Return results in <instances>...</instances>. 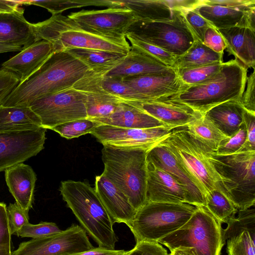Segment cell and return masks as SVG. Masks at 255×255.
I'll list each match as a JSON object with an SVG mask.
<instances>
[{
	"instance_id": "cell-31",
	"label": "cell",
	"mask_w": 255,
	"mask_h": 255,
	"mask_svg": "<svg viewBox=\"0 0 255 255\" xmlns=\"http://www.w3.org/2000/svg\"><path fill=\"white\" fill-rule=\"evenodd\" d=\"M65 51L84 64L90 70L104 73L118 65L127 54L82 48Z\"/></svg>"
},
{
	"instance_id": "cell-20",
	"label": "cell",
	"mask_w": 255,
	"mask_h": 255,
	"mask_svg": "<svg viewBox=\"0 0 255 255\" xmlns=\"http://www.w3.org/2000/svg\"><path fill=\"white\" fill-rule=\"evenodd\" d=\"M95 189L113 223L129 228L137 211L126 195L103 173L96 176Z\"/></svg>"
},
{
	"instance_id": "cell-45",
	"label": "cell",
	"mask_w": 255,
	"mask_h": 255,
	"mask_svg": "<svg viewBox=\"0 0 255 255\" xmlns=\"http://www.w3.org/2000/svg\"><path fill=\"white\" fill-rule=\"evenodd\" d=\"M7 212L11 233L15 235L25 224L29 223L28 211L22 209L16 203H10Z\"/></svg>"
},
{
	"instance_id": "cell-4",
	"label": "cell",
	"mask_w": 255,
	"mask_h": 255,
	"mask_svg": "<svg viewBox=\"0 0 255 255\" xmlns=\"http://www.w3.org/2000/svg\"><path fill=\"white\" fill-rule=\"evenodd\" d=\"M247 71L248 69L235 59L223 62L213 77L201 84L188 86L171 99L204 115L222 103L240 101L245 90Z\"/></svg>"
},
{
	"instance_id": "cell-13",
	"label": "cell",
	"mask_w": 255,
	"mask_h": 255,
	"mask_svg": "<svg viewBox=\"0 0 255 255\" xmlns=\"http://www.w3.org/2000/svg\"><path fill=\"white\" fill-rule=\"evenodd\" d=\"M50 43L53 52L82 48L127 54L130 49L125 35H109L85 29L72 19L69 28Z\"/></svg>"
},
{
	"instance_id": "cell-26",
	"label": "cell",
	"mask_w": 255,
	"mask_h": 255,
	"mask_svg": "<svg viewBox=\"0 0 255 255\" xmlns=\"http://www.w3.org/2000/svg\"><path fill=\"white\" fill-rule=\"evenodd\" d=\"M227 50L247 69L255 65V31L247 27L220 29Z\"/></svg>"
},
{
	"instance_id": "cell-21",
	"label": "cell",
	"mask_w": 255,
	"mask_h": 255,
	"mask_svg": "<svg viewBox=\"0 0 255 255\" xmlns=\"http://www.w3.org/2000/svg\"><path fill=\"white\" fill-rule=\"evenodd\" d=\"M132 105L173 128L186 127L202 115L189 107L172 100L134 102Z\"/></svg>"
},
{
	"instance_id": "cell-15",
	"label": "cell",
	"mask_w": 255,
	"mask_h": 255,
	"mask_svg": "<svg viewBox=\"0 0 255 255\" xmlns=\"http://www.w3.org/2000/svg\"><path fill=\"white\" fill-rule=\"evenodd\" d=\"M46 129L0 132V172L36 155L43 148Z\"/></svg>"
},
{
	"instance_id": "cell-50",
	"label": "cell",
	"mask_w": 255,
	"mask_h": 255,
	"mask_svg": "<svg viewBox=\"0 0 255 255\" xmlns=\"http://www.w3.org/2000/svg\"><path fill=\"white\" fill-rule=\"evenodd\" d=\"M244 124L247 131V140L243 148L255 150V114L245 111Z\"/></svg>"
},
{
	"instance_id": "cell-51",
	"label": "cell",
	"mask_w": 255,
	"mask_h": 255,
	"mask_svg": "<svg viewBox=\"0 0 255 255\" xmlns=\"http://www.w3.org/2000/svg\"><path fill=\"white\" fill-rule=\"evenodd\" d=\"M128 251L124 250H111L98 247L83 252L71 255H127Z\"/></svg>"
},
{
	"instance_id": "cell-41",
	"label": "cell",
	"mask_w": 255,
	"mask_h": 255,
	"mask_svg": "<svg viewBox=\"0 0 255 255\" xmlns=\"http://www.w3.org/2000/svg\"><path fill=\"white\" fill-rule=\"evenodd\" d=\"M125 37L129 40L131 46L143 51L169 67H172L177 59L175 56L159 47L136 39L128 35H126Z\"/></svg>"
},
{
	"instance_id": "cell-8",
	"label": "cell",
	"mask_w": 255,
	"mask_h": 255,
	"mask_svg": "<svg viewBox=\"0 0 255 255\" xmlns=\"http://www.w3.org/2000/svg\"><path fill=\"white\" fill-rule=\"evenodd\" d=\"M196 208L187 203L147 202L136 212L129 228L136 243L158 242L183 226Z\"/></svg>"
},
{
	"instance_id": "cell-30",
	"label": "cell",
	"mask_w": 255,
	"mask_h": 255,
	"mask_svg": "<svg viewBox=\"0 0 255 255\" xmlns=\"http://www.w3.org/2000/svg\"><path fill=\"white\" fill-rule=\"evenodd\" d=\"M40 128V118L29 107L0 105V132L34 130Z\"/></svg>"
},
{
	"instance_id": "cell-5",
	"label": "cell",
	"mask_w": 255,
	"mask_h": 255,
	"mask_svg": "<svg viewBox=\"0 0 255 255\" xmlns=\"http://www.w3.org/2000/svg\"><path fill=\"white\" fill-rule=\"evenodd\" d=\"M208 158L221 188L238 210L255 206V150L242 148L233 154L220 155L211 150Z\"/></svg>"
},
{
	"instance_id": "cell-53",
	"label": "cell",
	"mask_w": 255,
	"mask_h": 255,
	"mask_svg": "<svg viewBox=\"0 0 255 255\" xmlns=\"http://www.w3.org/2000/svg\"><path fill=\"white\" fill-rule=\"evenodd\" d=\"M22 49L23 47L21 46L8 45L0 44V53L9 52H20Z\"/></svg>"
},
{
	"instance_id": "cell-27",
	"label": "cell",
	"mask_w": 255,
	"mask_h": 255,
	"mask_svg": "<svg viewBox=\"0 0 255 255\" xmlns=\"http://www.w3.org/2000/svg\"><path fill=\"white\" fill-rule=\"evenodd\" d=\"M92 120L102 125L127 128H149L165 126L140 109L127 102L121 103L109 117Z\"/></svg>"
},
{
	"instance_id": "cell-19",
	"label": "cell",
	"mask_w": 255,
	"mask_h": 255,
	"mask_svg": "<svg viewBox=\"0 0 255 255\" xmlns=\"http://www.w3.org/2000/svg\"><path fill=\"white\" fill-rule=\"evenodd\" d=\"M146 160L147 162L168 173L181 183L187 191L192 205L205 206L204 194L166 146L159 143L148 151Z\"/></svg>"
},
{
	"instance_id": "cell-40",
	"label": "cell",
	"mask_w": 255,
	"mask_h": 255,
	"mask_svg": "<svg viewBox=\"0 0 255 255\" xmlns=\"http://www.w3.org/2000/svg\"><path fill=\"white\" fill-rule=\"evenodd\" d=\"M53 222H41L38 224L29 223L24 225L15 233L18 237L38 239L58 234L62 232Z\"/></svg>"
},
{
	"instance_id": "cell-22",
	"label": "cell",
	"mask_w": 255,
	"mask_h": 255,
	"mask_svg": "<svg viewBox=\"0 0 255 255\" xmlns=\"http://www.w3.org/2000/svg\"><path fill=\"white\" fill-rule=\"evenodd\" d=\"M173 69L143 51L130 46V50L123 60L103 74L106 76L124 78L137 75L166 73Z\"/></svg>"
},
{
	"instance_id": "cell-43",
	"label": "cell",
	"mask_w": 255,
	"mask_h": 255,
	"mask_svg": "<svg viewBox=\"0 0 255 255\" xmlns=\"http://www.w3.org/2000/svg\"><path fill=\"white\" fill-rule=\"evenodd\" d=\"M247 137V131L243 124L236 134L222 141L214 153L220 155L233 154L242 148L246 142Z\"/></svg>"
},
{
	"instance_id": "cell-6",
	"label": "cell",
	"mask_w": 255,
	"mask_h": 255,
	"mask_svg": "<svg viewBox=\"0 0 255 255\" xmlns=\"http://www.w3.org/2000/svg\"><path fill=\"white\" fill-rule=\"evenodd\" d=\"M160 144L166 146L204 194L221 187L220 179L208 158L211 149L196 139L186 127L173 128Z\"/></svg>"
},
{
	"instance_id": "cell-54",
	"label": "cell",
	"mask_w": 255,
	"mask_h": 255,
	"mask_svg": "<svg viewBox=\"0 0 255 255\" xmlns=\"http://www.w3.org/2000/svg\"><path fill=\"white\" fill-rule=\"evenodd\" d=\"M169 255H193V254L187 249L179 248L171 251Z\"/></svg>"
},
{
	"instance_id": "cell-33",
	"label": "cell",
	"mask_w": 255,
	"mask_h": 255,
	"mask_svg": "<svg viewBox=\"0 0 255 255\" xmlns=\"http://www.w3.org/2000/svg\"><path fill=\"white\" fill-rule=\"evenodd\" d=\"M186 128L196 139L214 152L222 141L228 137L205 115L189 123Z\"/></svg>"
},
{
	"instance_id": "cell-32",
	"label": "cell",
	"mask_w": 255,
	"mask_h": 255,
	"mask_svg": "<svg viewBox=\"0 0 255 255\" xmlns=\"http://www.w3.org/2000/svg\"><path fill=\"white\" fill-rule=\"evenodd\" d=\"M223 57V54L213 51L196 40L184 54L176 59L172 68L176 70L222 63Z\"/></svg>"
},
{
	"instance_id": "cell-29",
	"label": "cell",
	"mask_w": 255,
	"mask_h": 255,
	"mask_svg": "<svg viewBox=\"0 0 255 255\" xmlns=\"http://www.w3.org/2000/svg\"><path fill=\"white\" fill-rule=\"evenodd\" d=\"M239 101H229L218 105L205 115L227 137L236 134L244 124L245 112Z\"/></svg>"
},
{
	"instance_id": "cell-48",
	"label": "cell",
	"mask_w": 255,
	"mask_h": 255,
	"mask_svg": "<svg viewBox=\"0 0 255 255\" xmlns=\"http://www.w3.org/2000/svg\"><path fill=\"white\" fill-rule=\"evenodd\" d=\"M213 51L224 54L226 48V42L220 33L213 26L209 27L205 31L202 42Z\"/></svg>"
},
{
	"instance_id": "cell-7",
	"label": "cell",
	"mask_w": 255,
	"mask_h": 255,
	"mask_svg": "<svg viewBox=\"0 0 255 255\" xmlns=\"http://www.w3.org/2000/svg\"><path fill=\"white\" fill-rule=\"evenodd\" d=\"M221 224L205 206H197L183 226L158 243L170 252L181 248L193 255H221L224 246Z\"/></svg>"
},
{
	"instance_id": "cell-44",
	"label": "cell",
	"mask_w": 255,
	"mask_h": 255,
	"mask_svg": "<svg viewBox=\"0 0 255 255\" xmlns=\"http://www.w3.org/2000/svg\"><path fill=\"white\" fill-rule=\"evenodd\" d=\"M184 18L196 39L203 42L206 30L211 25L193 9L183 12Z\"/></svg>"
},
{
	"instance_id": "cell-14",
	"label": "cell",
	"mask_w": 255,
	"mask_h": 255,
	"mask_svg": "<svg viewBox=\"0 0 255 255\" xmlns=\"http://www.w3.org/2000/svg\"><path fill=\"white\" fill-rule=\"evenodd\" d=\"M173 128H127L101 125L90 133L103 145L138 148L149 150L165 140Z\"/></svg>"
},
{
	"instance_id": "cell-46",
	"label": "cell",
	"mask_w": 255,
	"mask_h": 255,
	"mask_svg": "<svg viewBox=\"0 0 255 255\" xmlns=\"http://www.w3.org/2000/svg\"><path fill=\"white\" fill-rule=\"evenodd\" d=\"M15 73L5 69H0V105L19 83Z\"/></svg>"
},
{
	"instance_id": "cell-2",
	"label": "cell",
	"mask_w": 255,
	"mask_h": 255,
	"mask_svg": "<svg viewBox=\"0 0 255 255\" xmlns=\"http://www.w3.org/2000/svg\"><path fill=\"white\" fill-rule=\"evenodd\" d=\"M147 150L103 145V174L128 198L137 211L147 202Z\"/></svg>"
},
{
	"instance_id": "cell-24",
	"label": "cell",
	"mask_w": 255,
	"mask_h": 255,
	"mask_svg": "<svg viewBox=\"0 0 255 255\" xmlns=\"http://www.w3.org/2000/svg\"><path fill=\"white\" fill-rule=\"evenodd\" d=\"M5 179L15 203L29 211L34 199L36 175L31 166L20 163L4 171Z\"/></svg>"
},
{
	"instance_id": "cell-11",
	"label": "cell",
	"mask_w": 255,
	"mask_h": 255,
	"mask_svg": "<svg viewBox=\"0 0 255 255\" xmlns=\"http://www.w3.org/2000/svg\"><path fill=\"white\" fill-rule=\"evenodd\" d=\"M193 10L217 30L242 26L255 31V0H200Z\"/></svg>"
},
{
	"instance_id": "cell-39",
	"label": "cell",
	"mask_w": 255,
	"mask_h": 255,
	"mask_svg": "<svg viewBox=\"0 0 255 255\" xmlns=\"http://www.w3.org/2000/svg\"><path fill=\"white\" fill-rule=\"evenodd\" d=\"M102 124L89 119H82L64 123L52 128L50 129L67 139L78 137L90 133L96 127Z\"/></svg>"
},
{
	"instance_id": "cell-3",
	"label": "cell",
	"mask_w": 255,
	"mask_h": 255,
	"mask_svg": "<svg viewBox=\"0 0 255 255\" xmlns=\"http://www.w3.org/2000/svg\"><path fill=\"white\" fill-rule=\"evenodd\" d=\"M59 191L83 228L99 247L115 250L118 239L114 223L95 188L85 182H61Z\"/></svg>"
},
{
	"instance_id": "cell-37",
	"label": "cell",
	"mask_w": 255,
	"mask_h": 255,
	"mask_svg": "<svg viewBox=\"0 0 255 255\" xmlns=\"http://www.w3.org/2000/svg\"><path fill=\"white\" fill-rule=\"evenodd\" d=\"M23 5H34L46 9L53 15L60 14L63 11L72 8L89 5L105 6L104 0H22Z\"/></svg>"
},
{
	"instance_id": "cell-25",
	"label": "cell",
	"mask_w": 255,
	"mask_h": 255,
	"mask_svg": "<svg viewBox=\"0 0 255 255\" xmlns=\"http://www.w3.org/2000/svg\"><path fill=\"white\" fill-rule=\"evenodd\" d=\"M24 11L21 7L13 12L0 13V44L25 48L38 41Z\"/></svg>"
},
{
	"instance_id": "cell-9",
	"label": "cell",
	"mask_w": 255,
	"mask_h": 255,
	"mask_svg": "<svg viewBox=\"0 0 255 255\" xmlns=\"http://www.w3.org/2000/svg\"><path fill=\"white\" fill-rule=\"evenodd\" d=\"M126 35L159 47L177 58L197 40L187 24L183 13L170 20H137L128 28Z\"/></svg>"
},
{
	"instance_id": "cell-52",
	"label": "cell",
	"mask_w": 255,
	"mask_h": 255,
	"mask_svg": "<svg viewBox=\"0 0 255 255\" xmlns=\"http://www.w3.org/2000/svg\"><path fill=\"white\" fill-rule=\"evenodd\" d=\"M22 0H0V13H11L19 10Z\"/></svg>"
},
{
	"instance_id": "cell-42",
	"label": "cell",
	"mask_w": 255,
	"mask_h": 255,
	"mask_svg": "<svg viewBox=\"0 0 255 255\" xmlns=\"http://www.w3.org/2000/svg\"><path fill=\"white\" fill-rule=\"evenodd\" d=\"M11 235L6 205L0 202V255H12Z\"/></svg>"
},
{
	"instance_id": "cell-34",
	"label": "cell",
	"mask_w": 255,
	"mask_h": 255,
	"mask_svg": "<svg viewBox=\"0 0 255 255\" xmlns=\"http://www.w3.org/2000/svg\"><path fill=\"white\" fill-rule=\"evenodd\" d=\"M83 93L86 95L87 118L90 120L108 117L116 110L121 103L125 102L118 98L107 94Z\"/></svg>"
},
{
	"instance_id": "cell-17",
	"label": "cell",
	"mask_w": 255,
	"mask_h": 255,
	"mask_svg": "<svg viewBox=\"0 0 255 255\" xmlns=\"http://www.w3.org/2000/svg\"><path fill=\"white\" fill-rule=\"evenodd\" d=\"M122 79L141 96L143 102L172 99L188 87L182 82L174 69L166 73L137 75Z\"/></svg>"
},
{
	"instance_id": "cell-36",
	"label": "cell",
	"mask_w": 255,
	"mask_h": 255,
	"mask_svg": "<svg viewBox=\"0 0 255 255\" xmlns=\"http://www.w3.org/2000/svg\"><path fill=\"white\" fill-rule=\"evenodd\" d=\"M255 229L243 230L227 240L228 255H255Z\"/></svg>"
},
{
	"instance_id": "cell-23",
	"label": "cell",
	"mask_w": 255,
	"mask_h": 255,
	"mask_svg": "<svg viewBox=\"0 0 255 255\" xmlns=\"http://www.w3.org/2000/svg\"><path fill=\"white\" fill-rule=\"evenodd\" d=\"M53 52L50 42L38 41L23 48L17 54L3 62L1 68L17 74L20 83L35 72Z\"/></svg>"
},
{
	"instance_id": "cell-18",
	"label": "cell",
	"mask_w": 255,
	"mask_h": 255,
	"mask_svg": "<svg viewBox=\"0 0 255 255\" xmlns=\"http://www.w3.org/2000/svg\"><path fill=\"white\" fill-rule=\"evenodd\" d=\"M147 170V202L192 205L186 188L171 175L148 162Z\"/></svg>"
},
{
	"instance_id": "cell-35",
	"label": "cell",
	"mask_w": 255,
	"mask_h": 255,
	"mask_svg": "<svg viewBox=\"0 0 255 255\" xmlns=\"http://www.w3.org/2000/svg\"><path fill=\"white\" fill-rule=\"evenodd\" d=\"M205 207L221 223H226L230 218L235 216L238 211L221 187L207 193Z\"/></svg>"
},
{
	"instance_id": "cell-38",
	"label": "cell",
	"mask_w": 255,
	"mask_h": 255,
	"mask_svg": "<svg viewBox=\"0 0 255 255\" xmlns=\"http://www.w3.org/2000/svg\"><path fill=\"white\" fill-rule=\"evenodd\" d=\"M223 63L178 69L175 71L183 83L188 86H192L204 83L213 77L219 72Z\"/></svg>"
},
{
	"instance_id": "cell-1",
	"label": "cell",
	"mask_w": 255,
	"mask_h": 255,
	"mask_svg": "<svg viewBox=\"0 0 255 255\" xmlns=\"http://www.w3.org/2000/svg\"><path fill=\"white\" fill-rule=\"evenodd\" d=\"M89 70L66 51L53 52L35 72L17 85L1 105L29 107L37 98L72 88Z\"/></svg>"
},
{
	"instance_id": "cell-49",
	"label": "cell",
	"mask_w": 255,
	"mask_h": 255,
	"mask_svg": "<svg viewBox=\"0 0 255 255\" xmlns=\"http://www.w3.org/2000/svg\"><path fill=\"white\" fill-rule=\"evenodd\" d=\"M247 77V86L240 101L246 111L255 114V71Z\"/></svg>"
},
{
	"instance_id": "cell-16",
	"label": "cell",
	"mask_w": 255,
	"mask_h": 255,
	"mask_svg": "<svg viewBox=\"0 0 255 255\" xmlns=\"http://www.w3.org/2000/svg\"><path fill=\"white\" fill-rule=\"evenodd\" d=\"M68 16L84 29L113 36L125 35L128 28L137 20L133 13L125 7L82 10Z\"/></svg>"
},
{
	"instance_id": "cell-10",
	"label": "cell",
	"mask_w": 255,
	"mask_h": 255,
	"mask_svg": "<svg viewBox=\"0 0 255 255\" xmlns=\"http://www.w3.org/2000/svg\"><path fill=\"white\" fill-rule=\"evenodd\" d=\"M86 95L71 88L41 97L29 107L39 117L42 128L50 129L58 125L87 119Z\"/></svg>"
},
{
	"instance_id": "cell-12",
	"label": "cell",
	"mask_w": 255,
	"mask_h": 255,
	"mask_svg": "<svg viewBox=\"0 0 255 255\" xmlns=\"http://www.w3.org/2000/svg\"><path fill=\"white\" fill-rule=\"evenodd\" d=\"M93 248L84 229L73 224L58 234L21 243L12 255H71Z\"/></svg>"
},
{
	"instance_id": "cell-28",
	"label": "cell",
	"mask_w": 255,
	"mask_h": 255,
	"mask_svg": "<svg viewBox=\"0 0 255 255\" xmlns=\"http://www.w3.org/2000/svg\"><path fill=\"white\" fill-rule=\"evenodd\" d=\"M110 7L127 8L137 20L150 21L170 20L183 13L171 8L166 0H111Z\"/></svg>"
},
{
	"instance_id": "cell-47",
	"label": "cell",
	"mask_w": 255,
	"mask_h": 255,
	"mask_svg": "<svg viewBox=\"0 0 255 255\" xmlns=\"http://www.w3.org/2000/svg\"><path fill=\"white\" fill-rule=\"evenodd\" d=\"M127 255H169L166 250L157 242L141 241L128 251Z\"/></svg>"
}]
</instances>
